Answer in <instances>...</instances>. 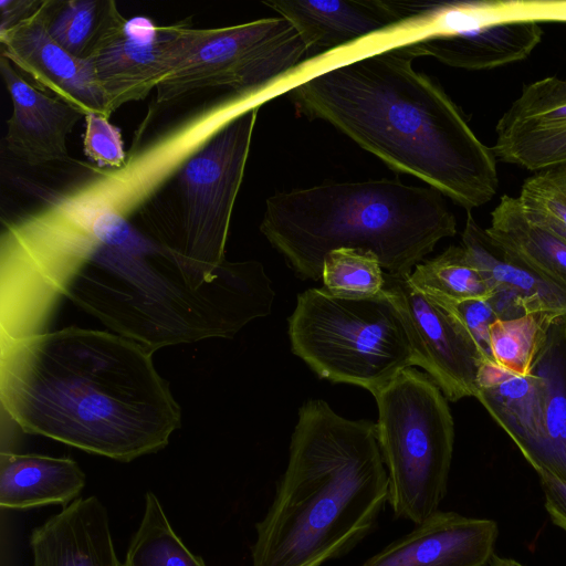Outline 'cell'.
Returning a JSON list of instances; mask_svg holds the SVG:
<instances>
[{
	"label": "cell",
	"instance_id": "6da1fadb",
	"mask_svg": "<svg viewBox=\"0 0 566 566\" xmlns=\"http://www.w3.org/2000/svg\"><path fill=\"white\" fill-rule=\"evenodd\" d=\"M0 344L1 408L27 433L129 462L181 426L154 352L134 340L69 326Z\"/></svg>",
	"mask_w": 566,
	"mask_h": 566
},
{
	"label": "cell",
	"instance_id": "7a4b0ae2",
	"mask_svg": "<svg viewBox=\"0 0 566 566\" xmlns=\"http://www.w3.org/2000/svg\"><path fill=\"white\" fill-rule=\"evenodd\" d=\"M412 60L395 46L301 82L290 99L300 114L332 124L391 169L471 212L497 191L496 158Z\"/></svg>",
	"mask_w": 566,
	"mask_h": 566
},
{
	"label": "cell",
	"instance_id": "3957f363",
	"mask_svg": "<svg viewBox=\"0 0 566 566\" xmlns=\"http://www.w3.org/2000/svg\"><path fill=\"white\" fill-rule=\"evenodd\" d=\"M274 295L260 262L195 261L130 221L106 234L64 293L111 331L151 352L232 338L271 313Z\"/></svg>",
	"mask_w": 566,
	"mask_h": 566
},
{
	"label": "cell",
	"instance_id": "277c9868",
	"mask_svg": "<svg viewBox=\"0 0 566 566\" xmlns=\"http://www.w3.org/2000/svg\"><path fill=\"white\" fill-rule=\"evenodd\" d=\"M388 495L377 424L306 401L286 470L255 525L252 566H323L343 557L375 528Z\"/></svg>",
	"mask_w": 566,
	"mask_h": 566
},
{
	"label": "cell",
	"instance_id": "5b68a950",
	"mask_svg": "<svg viewBox=\"0 0 566 566\" xmlns=\"http://www.w3.org/2000/svg\"><path fill=\"white\" fill-rule=\"evenodd\" d=\"M260 231L302 279L318 281L326 254L340 248L373 252L386 273L409 275L457 233V221L437 189L382 178L275 193Z\"/></svg>",
	"mask_w": 566,
	"mask_h": 566
},
{
	"label": "cell",
	"instance_id": "8992f818",
	"mask_svg": "<svg viewBox=\"0 0 566 566\" xmlns=\"http://www.w3.org/2000/svg\"><path fill=\"white\" fill-rule=\"evenodd\" d=\"M258 95L242 91L213 101L130 151L122 167H90L66 187L41 190L36 206L2 221L0 240L80 269L113 228L144 209L234 117L258 105Z\"/></svg>",
	"mask_w": 566,
	"mask_h": 566
},
{
	"label": "cell",
	"instance_id": "52a82bcc",
	"mask_svg": "<svg viewBox=\"0 0 566 566\" xmlns=\"http://www.w3.org/2000/svg\"><path fill=\"white\" fill-rule=\"evenodd\" d=\"M289 336L292 352L319 378L373 395L402 370L422 367L408 326L385 290L358 300L308 289L297 295Z\"/></svg>",
	"mask_w": 566,
	"mask_h": 566
},
{
	"label": "cell",
	"instance_id": "ba28073f",
	"mask_svg": "<svg viewBox=\"0 0 566 566\" xmlns=\"http://www.w3.org/2000/svg\"><path fill=\"white\" fill-rule=\"evenodd\" d=\"M395 515L415 525L439 510L451 467L454 424L433 379L409 367L373 395Z\"/></svg>",
	"mask_w": 566,
	"mask_h": 566
},
{
	"label": "cell",
	"instance_id": "9c48e42d",
	"mask_svg": "<svg viewBox=\"0 0 566 566\" xmlns=\"http://www.w3.org/2000/svg\"><path fill=\"white\" fill-rule=\"evenodd\" d=\"M308 51L282 17L218 29L191 28L179 62L156 88V104H174L209 87L262 91L297 66Z\"/></svg>",
	"mask_w": 566,
	"mask_h": 566
},
{
	"label": "cell",
	"instance_id": "30bf717a",
	"mask_svg": "<svg viewBox=\"0 0 566 566\" xmlns=\"http://www.w3.org/2000/svg\"><path fill=\"white\" fill-rule=\"evenodd\" d=\"M260 105L234 117L176 176L178 217L155 239L202 263L226 261V243Z\"/></svg>",
	"mask_w": 566,
	"mask_h": 566
},
{
	"label": "cell",
	"instance_id": "8fae6325",
	"mask_svg": "<svg viewBox=\"0 0 566 566\" xmlns=\"http://www.w3.org/2000/svg\"><path fill=\"white\" fill-rule=\"evenodd\" d=\"M191 27L157 25L147 17L124 18L111 1L102 32L87 57L111 115L144 99L179 62Z\"/></svg>",
	"mask_w": 566,
	"mask_h": 566
},
{
	"label": "cell",
	"instance_id": "7c38bea8",
	"mask_svg": "<svg viewBox=\"0 0 566 566\" xmlns=\"http://www.w3.org/2000/svg\"><path fill=\"white\" fill-rule=\"evenodd\" d=\"M385 292L400 311L422 368L448 401L475 396L476 376L488 357L461 321L415 287L409 275L384 273Z\"/></svg>",
	"mask_w": 566,
	"mask_h": 566
},
{
	"label": "cell",
	"instance_id": "4fadbf2b",
	"mask_svg": "<svg viewBox=\"0 0 566 566\" xmlns=\"http://www.w3.org/2000/svg\"><path fill=\"white\" fill-rule=\"evenodd\" d=\"M51 1L44 0L29 18L0 32L1 55L28 75L38 88L54 94L85 115L97 113L109 118L105 96L88 59H78L48 31Z\"/></svg>",
	"mask_w": 566,
	"mask_h": 566
},
{
	"label": "cell",
	"instance_id": "5bb4252c",
	"mask_svg": "<svg viewBox=\"0 0 566 566\" xmlns=\"http://www.w3.org/2000/svg\"><path fill=\"white\" fill-rule=\"evenodd\" d=\"M496 159L533 172L566 164V80L547 76L525 85L497 120Z\"/></svg>",
	"mask_w": 566,
	"mask_h": 566
},
{
	"label": "cell",
	"instance_id": "9a60e30c",
	"mask_svg": "<svg viewBox=\"0 0 566 566\" xmlns=\"http://www.w3.org/2000/svg\"><path fill=\"white\" fill-rule=\"evenodd\" d=\"M497 533L492 520L438 510L363 566H484Z\"/></svg>",
	"mask_w": 566,
	"mask_h": 566
},
{
	"label": "cell",
	"instance_id": "2e32d148",
	"mask_svg": "<svg viewBox=\"0 0 566 566\" xmlns=\"http://www.w3.org/2000/svg\"><path fill=\"white\" fill-rule=\"evenodd\" d=\"M0 72L12 103L8 151L29 166L69 160L66 137L85 114L32 85L2 55Z\"/></svg>",
	"mask_w": 566,
	"mask_h": 566
},
{
	"label": "cell",
	"instance_id": "e0dca14e",
	"mask_svg": "<svg viewBox=\"0 0 566 566\" xmlns=\"http://www.w3.org/2000/svg\"><path fill=\"white\" fill-rule=\"evenodd\" d=\"M461 244L490 286L489 302L500 319L532 313L566 315V290L506 252L471 212L467 213Z\"/></svg>",
	"mask_w": 566,
	"mask_h": 566
},
{
	"label": "cell",
	"instance_id": "ac0fdd59",
	"mask_svg": "<svg viewBox=\"0 0 566 566\" xmlns=\"http://www.w3.org/2000/svg\"><path fill=\"white\" fill-rule=\"evenodd\" d=\"M33 566H123L107 510L94 495L78 497L31 531Z\"/></svg>",
	"mask_w": 566,
	"mask_h": 566
},
{
	"label": "cell",
	"instance_id": "d6986e66",
	"mask_svg": "<svg viewBox=\"0 0 566 566\" xmlns=\"http://www.w3.org/2000/svg\"><path fill=\"white\" fill-rule=\"evenodd\" d=\"M265 6L286 19L308 50H327L412 18L407 2L301 0L264 1Z\"/></svg>",
	"mask_w": 566,
	"mask_h": 566
},
{
	"label": "cell",
	"instance_id": "ffe728a7",
	"mask_svg": "<svg viewBox=\"0 0 566 566\" xmlns=\"http://www.w3.org/2000/svg\"><path fill=\"white\" fill-rule=\"evenodd\" d=\"M538 473L544 446L545 380L535 370L521 376L486 358L474 396Z\"/></svg>",
	"mask_w": 566,
	"mask_h": 566
},
{
	"label": "cell",
	"instance_id": "44dd1931",
	"mask_svg": "<svg viewBox=\"0 0 566 566\" xmlns=\"http://www.w3.org/2000/svg\"><path fill=\"white\" fill-rule=\"evenodd\" d=\"M535 20H511L460 32H437L396 46L411 59L431 56L452 67L481 71L526 59L541 43Z\"/></svg>",
	"mask_w": 566,
	"mask_h": 566
},
{
	"label": "cell",
	"instance_id": "7402d4cb",
	"mask_svg": "<svg viewBox=\"0 0 566 566\" xmlns=\"http://www.w3.org/2000/svg\"><path fill=\"white\" fill-rule=\"evenodd\" d=\"M86 475L70 457L1 451L0 505L25 510L45 505L63 507L78 499Z\"/></svg>",
	"mask_w": 566,
	"mask_h": 566
},
{
	"label": "cell",
	"instance_id": "603a6c76",
	"mask_svg": "<svg viewBox=\"0 0 566 566\" xmlns=\"http://www.w3.org/2000/svg\"><path fill=\"white\" fill-rule=\"evenodd\" d=\"M485 231L511 255L566 290V241L532 221L517 197L500 198Z\"/></svg>",
	"mask_w": 566,
	"mask_h": 566
},
{
	"label": "cell",
	"instance_id": "cb8c5ba5",
	"mask_svg": "<svg viewBox=\"0 0 566 566\" xmlns=\"http://www.w3.org/2000/svg\"><path fill=\"white\" fill-rule=\"evenodd\" d=\"M533 370L545 380L544 446L537 474L566 482V315L552 323Z\"/></svg>",
	"mask_w": 566,
	"mask_h": 566
},
{
	"label": "cell",
	"instance_id": "d4e9b609",
	"mask_svg": "<svg viewBox=\"0 0 566 566\" xmlns=\"http://www.w3.org/2000/svg\"><path fill=\"white\" fill-rule=\"evenodd\" d=\"M409 281L422 293L441 303L490 300L492 292L461 245H450L436 258L418 263Z\"/></svg>",
	"mask_w": 566,
	"mask_h": 566
},
{
	"label": "cell",
	"instance_id": "484cf974",
	"mask_svg": "<svg viewBox=\"0 0 566 566\" xmlns=\"http://www.w3.org/2000/svg\"><path fill=\"white\" fill-rule=\"evenodd\" d=\"M123 566H207L171 527L157 496L145 494V509L130 538Z\"/></svg>",
	"mask_w": 566,
	"mask_h": 566
},
{
	"label": "cell",
	"instance_id": "4316f807",
	"mask_svg": "<svg viewBox=\"0 0 566 566\" xmlns=\"http://www.w3.org/2000/svg\"><path fill=\"white\" fill-rule=\"evenodd\" d=\"M557 317L549 313H532L510 319L497 318L490 326L492 359L511 373L532 374L548 328Z\"/></svg>",
	"mask_w": 566,
	"mask_h": 566
},
{
	"label": "cell",
	"instance_id": "83f0119b",
	"mask_svg": "<svg viewBox=\"0 0 566 566\" xmlns=\"http://www.w3.org/2000/svg\"><path fill=\"white\" fill-rule=\"evenodd\" d=\"M111 1H51L48 31L65 51L87 59L102 32Z\"/></svg>",
	"mask_w": 566,
	"mask_h": 566
},
{
	"label": "cell",
	"instance_id": "f1b7e54d",
	"mask_svg": "<svg viewBox=\"0 0 566 566\" xmlns=\"http://www.w3.org/2000/svg\"><path fill=\"white\" fill-rule=\"evenodd\" d=\"M385 271L369 251L340 248L328 252L322 280L331 294L345 298H370L384 293Z\"/></svg>",
	"mask_w": 566,
	"mask_h": 566
},
{
	"label": "cell",
	"instance_id": "f546056e",
	"mask_svg": "<svg viewBox=\"0 0 566 566\" xmlns=\"http://www.w3.org/2000/svg\"><path fill=\"white\" fill-rule=\"evenodd\" d=\"M517 198L532 221L566 241V164L534 172Z\"/></svg>",
	"mask_w": 566,
	"mask_h": 566
},
{
	"label": "cell",
	"instance_id": "4dcf8cb0",
	"mask_svg": "<svg viewBox=\"0 0 566 566\" xmlns=\"http://www.w3.org/2000/svg\"><path fill=\"white\" fill-rule=\"evenodd\" d=\"M84 118L83 148L86 157L99 168L122 167L127 154L120 129L108 117L97 113H90Z\"/></svg>",
	"mask_w": 566,
	"mask_h": 566
},
{
	"label": "cell",
	"instance_id": "1f68e13d",
	"mask_svg": "<svg viewBox=\"0 0 566 566\" xmlns=\"http://www.w3.org/2000/svg\"><path fill=\"white\" fill-rule=\"evenodd\" d=\"M441 304L461 321L483 353L492 358L490 352V326L499 317L489 300L475 298L459 303Z\"/></svg>",
	"mask_w": 566,
	"mask_h": 566
},
{
	"label": "cell",
	"instance_id": "d6a6232c",
	"mask_svg": "<svg viewBox=\"0 0 566 566\" xmlns=\"http://www.w3.org/2000/svg\"><path fill=\"white\" fill-rule=\"evenodd\" d=\"M545 507L552 522L566 531V482L553 476H539Z\"/></svg>",
	"mask_w": 566,
	"mask_h": 566
},
{
	"label": "cell",
	"instance_id": "836d02e7",
	"mask_svg": "<svg viewBox=\"0 0 566 566\" xmlns=\"http://www.w3.org/2000/svg\"><path fill=\"white\" fill-rule=\"evenodd\" d=\"M39 0H2L0 1V32H4L32 15L42 4Z\"/></svg>",
	"mask_w": 566,
	"mask_h": 566
},
{
	"label": "cell",
	"instance_id": "e575fe53",
	"mask_svg": "<svg viewBox=\"0 0 566 566\" xmlns=\"http://www.w3.org/2000/svg\"><path fill=\"white\" fill-rule=\"evenodd\" d=\"M490 566H523V565L517 563L514 559L503 558V557L493 555L490 559Z\"/></svg>",
	"mask_w": 566,
	"mask_h": 566
}]
</instances>
